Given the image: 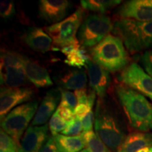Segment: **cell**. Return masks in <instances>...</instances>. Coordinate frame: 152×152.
<instances>
[{
  "label": "cell",
  "mask_w": 152,
  "mask_h": 152,
  "mask_svg": "<svg viewBox=\"0 0 152 152\" xmlns=\"http://www.w3.org/2000/svg\"><path fill=\"white\" fill-rule=\"evenodd\" d=\"M116 94L131 126L142 132L152 130V104L140 92L118 84Z\"/></svg>",
  "instance_id": "6da1fadb"
},
{
  "label": "cell",
  "mask_w": 152,
  "mask_h": 152,
  "mask_svg": "<svg viewBox=\"0 0 152 152\" xmlns=\"http://www.w3.org/2000/svg\"><path fill=\"white\" fill-rule=\"evenodd\" d=\"M113 33L132 54L152 46V21L118 18L113 23Z\"/></svg>",
  "instance_id": "7a4b0ae2"
},
{
  "label": "cell",
  "mask_w": 152,
  "mask_h": 152,
  "mask_svg": "<svg viewBox=\"0 0 152 152\" xmlns=\"http://www.w3.org/2000/svg\"><path fill=\"white\" fill-rule=\"evenodd\" d=\"M90 54L96 64L113 73L125 69L129 62L128 54L123 41L111 34L92 48Z\"/></svg>",
  "instance_id": "3957f363"
},
{
  "label": "cell",
  "mask_w": 152,
  "mask_h": 152,
  "mask_svg": "<svg viewBox=\"0 0 152 152\" xmlns=\"http://www.w3.org/2000/svg\"><path fill=\"white\" fill-rule=\"evenodd\" d=\"M95 133L111 151L118 149L125 136L113 112L102 99L97 101L94 114Z\"/></svg>",
  "instance_id": "277c9868"
},
{
  "label": "cell",
  "mask_w": 152,
  "mask_h": 152,
  "mask_svg": "<svg viewBox=\"0 0 152 152\" xmlns=\"http://www.w3.org/2000/svg\"><path fill=\"white\" fill-rule=\"evenodd\" d=\"M113 29L111 19L104 14H91L83 22L78 31V40L83 48L94 47Z\"/></svg>",
  "instance_id": "5b68a950"
},
{
  "label": "cell",
  "mask_w": 152,
  "mask_h": 152,
  "mask_svg": "<svg viewBox=\"0 0 152 152\" xmlns=\"http://www.w3.org/2000/svg\"><path fill=\"white\" fill-rule=\"evenodd\" d=\"M38 102H30L11 110L1 121V129L19 142L38 109Z\"/></svg>",
  "instance_id": "8992f818"
},
{
  "label": "cell",
  "mask_w": 152,
  "mask_h": 152,
  "mask_svg": "<svg viewBox=\"0 0 152 152\" xmlns=\"http://www.w3.org/2000/svg\"><path fill=\"white\" fill-rule=\"evenodd\" d=\"M83 11L78 9L62 21L45 28V31L50 36L53 42L61 49L79 42L76 33L83 23Z\"/></svg>",
  "instance_id": "52a82bcc"
},
{
  "label": "cell",
  "mask_w": 152,
  "mask_h": 152,
  "mask_svg": "<svg viewBox=\"0 0 152 152\" xmlns=\"http://www.w3.org/2000/svg\"><path fill=\"white\" fill-rule=\"evenodd\" d=\"M25 57L12 52L1 54V84L7 87H18L28 80L24 70Z\"/></svg>",
  "instance_id": "ba28073f"
},
{
  "label": "cell",
  "mask_w": 152,
  "mask_h": 152,
  "mask_svg": "<svg viewBox=\"0 0 152 152\" xmlns=\"http://www.w3.org/2000/svg\"><path fill=\"white\" fill-rule=\"evenodd\" d=\"M118 80L122 84L152 101V77L135 63H132L123 69Z\"/></svg>",
  "instance_id": "9c48e42d"
},
{
  "label": "cell",
  "mask_w": 152,
  "mask_h": 152,
  "mask_svg": "<svg viewBox=\"0 0 152 152\" xmlns=\"http://www.w3.org/2000/svg\"><path fill=\"white\" fill-rule=\"evenodd\" d=\"M33 95L34 90L28 87H1L0 94L1 121L13 108L29 101Z\"/></svg>",
  "instance_id": "30bf717a"
},
{
  "label": "cell",
  "mask_w": 152,
  "mask_h": 152,
  "mask_svg": "<svg viewBox=\"0 0 152 152\" xmlns=\"http://www.w3.org/2000/svg\"><path fill=\"white\" fill-rule=\"evenodd\" d=\"M85 67L88 74L90 87L99 99H103L111 84L109 71L99 66L90 57L87 61Z\"/></svg>",
  "instance_id": "8fae6325"
},
{
  "label": "cell",
  "mask_w": 152,
  "mask_h": 152,
  "mask_svg": "<svg viewBox=\"0 0 152 152\" xmlns=\"http://www.w3.org/2000/svg\"><path fill=\"white\" fill-rule=\"evenodd\" d=\"M120 18L140 21H152V0H131L125 1L117 11Z\"/></svg>",
  "instance_id": "7c38bea8"
},
{
  "label": "cell",
  "mask_w": 152,
  "mask_h": 152,
  "mask_svg": "<svg viewBox=\"0 0 152 152\" xmlns=\"http://www.w3.org/2000/svg\"><path fill=\"white\" fill-rule=\"evenodd\" d=\"M71 6V3L67 0H40L39 16L50 23H57L65 19Z\"/></svg>",
  "instance_id": "4fadbf2b"
},
{
  "label": "cell",
  "mask_w": 152,
  "mask_h": 152,
  "mask_svg": "<svg viewBox=\"0 0 152 152\" xmlns=\"http://www.w3.org/2000/svg\"><path fill=\"white\" fill-rule=\"evenodd\" d=\"M48 140V125H30L23 137L19 152H39Z\"/></svg>",
  "instance_id": "5bb4252c"
},
{
  "label": "cell",
  "mask_w": 152,
  "mask_h": 152,
  "mask_svg": "<svg viewBox=\"0 0 152 152\" xmlns=\"http://www.w3.org/2000/svg\"><path fill=\"white\" fill-rule=\"evenodd\" d=\"M61 98L59 89H52L45 95L36 113L31 125L40 126L46 124L52 118Z\"/></svg>",
  "instance_id": "9a60e30c"
},
{
  "label": "cell",
  "mask_w": 152,
  "mask_h": 152,
  "mask_svg": "<svg viewBox=\"0 0 152 152\" xmlns=\"http://www.w3.org/2000/svg\"><path fill=\"white\" fill-rule=\"evenodd\" d=\"M23 39L26 45L35 52L45 53L53 49L52 39L42 28H30L26 33Z\"/></svg>",
  "instance_id": "2e32d148"
},
{
  "label": "cell",
  "mask_w": 152,
  "mask_h": 152,
  "mask_svg": "<svg viewBox=\"0 0 152 152\" xmlns=\"http://www.w3.org/2000/svg\"><path fill=\"white\" fill-rule=\"evenodd\" d=\"M24 70L28 80L36 87L42 88L53 85V82L47 70L26 57L24 58Z\"/></svg>",
  "instance_id": "e0dca14e"
},
{
  "label": "cell",
  "mask_w": 152,
  "mask_h": 152,
  "mask_svg": "<svg viewBox=\"0 0 152 152\" xmlns=\"http://www.w3.org/2000/svg\"><path fill=\"white\" fill-rule=\"evenodd\" d=\"M147 147H152V133L132 132L126 137L116 152H136Z\"/></svg>",
  "instance_id": "ac0fdd59"
},
{
  "label": "cell",
  "mask_w": 152,
  "mask_h": 152,
  "mask_svg": "<svg viewBox=\"0 0 152 152\" xmlns=\"http://www.w3.org/2000/svg\"><path fill=\"white\" fill-rule=\"evenodd\" d=\"M59 88L64 90H78L85 89L87 83V73L84 70H72L64 74L58 80Z\"/></svg>",
  "instance_id": "d6986e66"
},
{
  "label": "cell",
  "mask_w": 152,
  "mask_h": 152,
  "mask_svg": "<svg viewBox=\"0 0 152 152\" xmlns=\"http://www.w3.org/2000/svg\"><path fill=\"white\" fill-rule=\"evenodd\" d=\"M58 152H80L86 148L83 135L71 137L56 134L53 135Z\"/></svg>",
  "instance_id": "ffe728a7"
},
{
  "label": "cell",
  "mask_w": 152,
  "mask_h": 152,
  "mask_svg": "<svg viewBox=\"0 0 152 152\" xmlns=\"http://www.w3.org/2000/svg\"><path fill=\"white\" fill-rule=\"evenodd\" d=\"M83 9L95 12L105 13L121 3L120 0H83L80 1Z\"/></svg>",
  "instance_id": "44dd1931"
},
{
  "label": "cell",
  "mask_w": 152,
  "mask_h": 152,
  "mask_svg": "<svg viewBox=\"0 0 152 152\" xmlns=\"http://www.w3.org/2000/svg\"><path fill=\"white\" fill-rule=\"evenodd\" d=\"M82 135L84 139L86 149L89 152H111L107 146L93 131L83 132Z\"/></svg>",
  "instance_id": "7402d4cb"
},
{
  "label": "cell",
  "mask_w": 152,
  "mask_h": 152,
  "mask_svg": "<svg viewBox=\"0 0 152 152\" xmlns=\"http://www.w3.org/2000/svg\"><path fill=\"white\" fill-rule=\"evenodd\" d=\"M88 58L89 56L85 54V51L80 49L74 51L73 52L66 56L65 63L68 65L73 66V67L79 68L80 69L83 66H85Z\"/></svg>",
  "instance_id": "603a6c76"
},
{
  "label": "cell",
  "mask_w": 152,
  "mask_h": 152,
  "mask_svg": "<svg viewBox=\"0 0 152 152\" xmlns=\"http://www.w3.org/2000/svg\"><path fill=\"white\" fill-rule=\"evenodd\" d=\"M0 149L1 151L7 150H14L19 151L20 144L14 140L10 135L1 129L0 132Z\"/></svg>",
  "instance_id": "cb8c5ba5"
},
{
  "label": "cell",
  "mask_w": 152,
  "mask_h": 152,
  "mask_svg": "<svg viewBox=\"0 0 152 152\" xmlns=\"http://www.w3.org/2000/svg\"><path fill=\"white\" fill-rule=\"evenodd\" d=\"M68 123L64 121L58 115V112L56 110L55 113L53 114L52 118H50L49 123V128L50 129L52 135L56 134L59 132H63L66 128V127H67Z\"/></svg>",
  "instance_id": "d4e9b609"
},
{
  "label": "cell",
  "mask_w": 152,
  "mask_h": 152,
  "mask_svg": "<svg viewBox=\"0 0 152 152\" xmlns=\"http://www.w3.org/2000/svg\"><path fill=\"white\" fill-rule=\"evenodd\" d=\"M59 90L61 92L60 104L69 108L70 109L74 111L76 106H77V99L75 93L61 88H59Z\"/></svg>",
  "instance_id": "484cf974"
},
{
  "label": "cell",
  "mask_w": 152,
  "mask_h": 152,
  "mask_svg": "<svg viewBox=\"0 0 152 152\" xmlns=\"http://www.w3.org/2000/svg\"><path fill=\"white\" fill-rule=\"evenodd\" d=\"M83 128L81 120L75 117L68 123L66 128L61 132V133L62 134L66 136L75 137L81 135V132H83Z\"/></svg>",
  "instance_id": "4316f807"
},
{
  "label": "cell",
  "mask_w": 152,
  "mask_h": 152,
  "mask_svg": "<svg viewBox=\"0 0 152 152\" xmlns=\"http://www.w3.org/2000/svg\"><path fill=\"white\" fill-rule=\"evenodd\" d=\"M16 14L15 4L11 0H3L0 3V15L4 19H9Z\"/></svg>",
  "instance_id": "83f0119b"
},
{
  "label": "cell",
  "mask_w": 152,
  "mask_h": 152,
  "mask_svg": "<svg viewBox=\"0 0 152 152\" xmlns=\"http://www.w3.org/2000/svg\"><path fill=\"white\" fill-rule=\"evenodd\" d=\"M141 63L146 73L152 77V50L147 51L142 55Z\"/></svg>",
  "instance_id": "f1b7e54d"
},
{
  "label": "cell",
  "mask_w": 152,
  "mask_h": 152,
  "mask_svg": "<svg viewBox=\"0 0 152 152\" xmlns=\"http://www.w3.org/2000/svg\"><path fill=\"white\" fill-rule=\"evenodd\" d=\"M56 111L58 112V115L67 123H69L70 121H71L75 118L74 111L70 109L69 108L61 105V104H59V106L57 107Z\"/></svg>",
  "instance_id": "f546056e"
},
{
  "label": "cell",
  "mask_w": 152,
  "mask_h": 152,
  "mask_svg": "<svg viewBox=\"0 0 152 152\" xmlns=\"http://www.w3.org/2000/svg\"><path fill=\"white\" fill-rule=\"evenodd\" d=\"M80 120L82 125H83V132L92 131L93 121H94V115L92 111H90L85 117H83Z\"/></svg>",
  "instance_id": "4dcf8cb0"
},
{
  "label": "cell",
  "mask_w": 152,
  "mask_h": 152,
  "mask_svg": "<svg viewBox=\"0 0 152 152\" xmlns=\"http://www.w3.org/2000/svg\"><path fill=\"white\" fill-rule=\"evenodd\" d=\"M90 111H92V107L90 106H89L88 104H77V106H76L75 110H74V114H75V117L78 118L80 119H82Z\"/></svg>",
  "instance_id": "1f68e13d"
},
{
  "label": "cell",
  "mask_w": 152,
  "mask_h": 152,
  "mask_svg": "<svg viewBox=\"0 0 152 152\" xmlns=\"http://www.w3.org/2000/svg\"><path fill=\"white\" fill-rule=\"evenodd\" d=\"M39 152H58L53 137H49Z\"/></svg>",
  "instance_id": "d6a6232c"
},
{
  "label": "cell",
  "mask_w": 152,
  "mask_h": 152,
  "mask_svg": "<svg viewBox=\"0 0 152 152\" xmlns=\"http://www.w3.org/2000/svg\"><path fill=\"white\" fill-rule=\"evenodd\" d=\"M136 152H152V147H147L139 150Z\"/></svg>",
  "instance_id": "836d02e7"
},
{
  "label": "cell",
  "mask_w": 152,
  "mask_h": 152,
  "mask_svg": "<svg viewBox=\"0 0 152 152\" xmlns=\"http://www.w3.org/2000/svg\"><path fill=\"white\" fill-rule=\"evenodd\" d=\"M0 152H19V151H14V150H7V151H0Z\"/></svg>",
  "instance_id": "e575fe53"
},
{
  "label": "cell",
  "mask_w": 152,
  "mask_h": 152,
  "mask_svg": "<svg viewBox=\"0 0 152 152\" xmlns=\"http://www.w3.org/2000/svg\"><path fill=\"white\" fill-rule=\"evenodd\" d=\"M80 152H89V151H87V149H83V151H80Z\"/></svg>",
  "instance_id": "d590c367"
}]
</instances>
